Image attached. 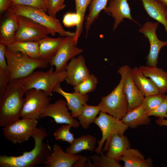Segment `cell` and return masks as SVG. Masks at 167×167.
Segmentation results:
<instances>
[{
	"instance_id": "1",
	"label": "cell",
	"mask_w": 167,
	"mask_h": 167,
	"mask_svg": "<svg viewBox=\"0 0 167 167\" xmlns=\"http://www.w3.org/2000/svg\"><path fill=\"white\" fill-rule=\"evenodd\" d=\"M47 135L45 129L37 128L32 136L35 142L34 148L18 156H1L0 167H32L44 164L52 151L48 144L43 142Z\"/></svg>"
},
{
	"instance_id": "2",
	"label": "cell",
	"mask_w": 167,
	"mask_h": 167,
	"mask_svg": "<svg viewBox=\"0 0 167 167\" xmlns=\"http://www.w3.org/2000/svg\"><path fill=\"white\" fill-rule=\"evenodd\" d=\"M25 91L19 79L10 80L0 95V126H8L20 118Z\"/></svg>"
},
{
	"instance_id": "3",
	"label": "cell",
	"mask_w": 167,
	"mask_h": 167,
	"mask_svg": "<svg viewBox=\"0 0 167 167\" xmlns=\"http://www.w3.org/2000/svg\"><path fill=\"white\" fill-rule=\"evenodd\" d=\"M128 66L125 65L119 68L117 72L120 75L121 79L118 84L109 94L102 96L97 105L101 111L120 120L128 110L127 99L123 90L124 76Z\"/></svg>"
},
{
	"instance_id": "4",
	"label": "cell",
	"mask_w": 167,
	"mask_h": 167,
	"mask_svg": "<svg viewBox=\"0 0 167 167\" xmlns=\"http://www.w3.org/2000/svg\"><path fill=\"white\" fill-rule=\"evenodd\" d=\"M8 11L15 15L27 17L45 27L49 30L50 35L56 33L63 36H75V32L65 30L60 20L56 17L47 14L45 11L32 7L23 5H13Z\"/></svg>"
},
{
	"instance_id": "5",
	"label": "cell",
	"mask_w": 167,
	"mask_h": 167,
	"mask_svg": "<svg viewBox=\"0 0 167 167\" xmlns=\"http://www.w3.org/2000/svg\"><path fill=\"white\" fill-rule=\"evenodd\" d=\"M5 55L10 80L27 77L38 68L44 67L47 63L39 59L30 57L6 47Z\"/></svg>"
},
{
	"instance_id": "6",
	"label": "cell",
	"mask_w": 167,
	"mask_h": 167,
	"mask_svg": "<svg viewBox=\"0 0 167 167\" xmlns=\"http://www.w3.org/2000/svg\"><path fill=\"white\" fill-rule=\"evenodd\" d=\"M66 76V70L56 72L51 66L46 71H34L27 77L19 79L25 92L29 89H35L43 91L49 96L55 87L65 81Z\"/></svg>"
},
{
	"instance_id": "7",
	"label": "cell",
	"mask_w": 167,
	"mask_h": 167,
	"mask_svg": "<svg viewBox=\"0 0 167 167\" xmlns=\"http://www.w3.org/2000/svg\"><path fill=\"white\" fill-rule=\"evenodd\" d=\"M99 114L94 122L100 128L102 134L101 139L98 142V145L95 150L98 155L101 152L107 151L109 141L114 134H123L128 127L121 120L107 113L100 111Z\"/></svg>"
},
{
	"instance_id": "8",
	"label": "cell",
	"mask_w": 167,
	"mask_h": 167,
	"mask_svg": "<svg viewBox=\"0 0 167 167\" xmlns=\"http://www.w3.org/2000/svg\"><path fill=\"white\" fill-rule=\"evenodd\" d=\"M24 96L20 118L39 119L49 104L51 98L43 91L33 88L26 90Z\"/></svg>"
},
{
	"instance_id": "9",
	"label": "cell",
	"mask_w": 167,
	"mask_h": 167,
	"mask_svg": "<svg viewBox=\"0 0 167 167\" xmlns=\"http://www.w3.org/2000/svg\"><path fill=\"white\" fill-rule=\"evenodd\" d=\"M38 120L21 118L3 129L4 137L14 144L20 143L27 141L37 129Z\"/></svg>"
},
{
	"instance_id": "10",
	"label": "cell",
	"mask_w": 167,
	"mask_h": 167,
	"mask_svg": "<svg viewBox=\"0 0 167 167\" xmlns=\"http://www.w3.org/2000/svg\"><path fill=\"white\" fill-rule=\"evenodd\" d=\"M15 15L18 28L15 41H38L50 34L49 30L45 27L27 17Z\"/></svg>"
},
{
	"instance_id": "11",
	"label": "cell",
	"mask_w": 167,
	"mask_h": 167,
	"mask_svg": "<svg viewBox=\"0 0 167 167\" xmlns=\"http://www.w3.org/2000/svg\"><path fill=\"white\" fill-rule=\"evenodd\" d=\"M76 45L74 36L64 37L62 44L49 63L55 66L56 72L66 70L68 61L83 52L82 49Z\"/></svg>"
},
{
	"instance_id": "12",
	"label": "cell",
	"mask_w": 167,
	"mask_h": 167,
	"mask_svg": "<svg viewBox=\"0 0 167 167\" xmlns=\"http://www.w3.org/2000/svg\"><path fill=\"white\" fill-rule=\"evenodd\" d=\"M159 22L147 21L139 29V31L144 34L148 39L150 49L147 56V64L148 66H156L159 52L163 46L167 45V41H163L159 39L156 34V30Z\"/></svg>"
},
{
	"instance_id": "13",
	"label": "cell",
	"mask_w": 167,
	"mask_h": 167,
	"mask_svg": "<svg viewBox=\"0 0 167 167\" xmlns=\"http://www.w3.org/2000/svg\"><path fill=\"white\" fill-rule=\"evenodd\" d=\"M46 117L53 118L57 124H70L75 128H78L80 125L79 122L73 117L69 112L66 102L63 99L49 104L41 118Z\"/></svg>"
},
{
	"instance_id": "14",
	"label": "cell",
	"mask_w": 167,
	"mask_h": 167,
	"mask_svg": "<svg viewBox=\"0 0 167 167\" xmlns=\"http://www.w3.org/2000/svg\"><path fill=\"white\" fill-rule=\"evenodd\" d=\"M66 70L67 76L65 81L75 86L86 79L91 74L87 67L84 57L81 55L71 60Z\"/></svg>"
},
{
	"instance_id": "15",
	"label": "cell",
	"mask_w": 167,
	"mask_h": 167,
	"mask_svg": "<svg viewBox=\"0 0 167 167\" xmlns=\"http://www.w3.org/2000/svg\"><path fill=\"white\" fill-rule=\"evenodd\" d=\"M104 11L114 19L113 30L117 28L125 18L138 23L132 17L127 0H110L108 6L104 9Z\"/></svg>"
},
{
	"instance_id": "16",
	"label": "cell",
	"mask_w": 167,
	"mask_h": 167,
	"mask_svg": "<svg viewBox=\"0 0 167 167\" xmlns=\"http://www.w3.org/2000/svg\"><path fill=\"white\" fill-rule=\"evenodd\" d=\"M131 69L128 66L125 74L123 85V91L128 101V110L141 105L145 97L135 84Z\"/></svg>"
},
{
	"instance_id": "17",
	"label": "cell",
	"mask_w": 167,
	"mask_h": 167,
	"mask_svg": "<svg viewBox=\"0 0 167 167\" xmlns=\"http://www.w3.org/2000/svg\"><path fill=\"white\" fill-rule=\"evenodd\" d=\"M60 84L55 87L53 92H57L65 98L68 109L71 112V116L74 118H78L84 106L87 104L89 99L88 95H82L76 91L72 93L66 92L62 89Z\"/></svg>"
},
{
	"instance_id": "18",
	"label": "cell",
	"mask_w": 167,
	"mask_h": 167,
	"mask_svg": "<svg viewBox=\"0 0 167 167\" xmlns=\"http://www.w3.org/2000/svg\"><path fill=\"white\" fill-rule=\"evenodd\" d=\"M79 155H72L63 151L58 144H55L51 153L44 164L47 167H72Z\"/></svg>"
},
{
	"instance_id": "19",
	"label": "cell",
	"mask_w": 167,
	"mask_h": 167,
	"mask_svg": "<svg viewBox=\"0 0 167 167\" xmlns=\"http://www.w3.org/2000/svg\"><path fill=\"white\" fill-rule=\"evenodd\" d=\"M63 37L46 36L38 41L39 59L50 63L62 44Z\"/></svg>"
},
{
	"instance_id": "20",
	"label": "cell",
	"mask_w": 167,
	"mask_h": 167,
	"mask_svg": "<svg viewBox=\"0 0 167 167\" xmlns=\"http://www.w3.org/2000/svg\"><path fill=\"white\" fill-rule=\"evenodd\" d=\"M131 147L127 137L123 134L117 133L110 138L108 142L106 156L119 161V158Z\"/></svg>"
},
{
	"instance_id": "21",
	"label": "cell",
	"mask_w": 167,
	"mask_h": 167,
	"mask_svg": "<svg viewBox=\"0 0 167 167\" xmlns=\"http://www.w3.org/2000/svg\"><path fill=\"white\" fill-rule=\"evenodd\" d=\"M6 18L0 27V43L6 47L15 41V36L18 24L16 15L9 11Z\"/></svg>"
},
{
	"instance_id": "22",
	"label": "cell",
	"mask_w": 167,
	"mask_h": 167,
	"mask_svg": "<svg viewBox=\"0 0 167 167\" xmlns=\"http://www.w3.org/2000/svg\"><path fill=\"white\" fill-rule=\"evenodd\" d=\"M139 67L146 77L152 80L160 93L165 94L167 92V71L156 66L143 65Z\"/></svg>"
},
{
	"instance_id": "23",
	"label": "cell",
	"mask_w": 167,
	"mask_h": 167,
	"mask_svg": "<svg viewBox=\"0 0 167 167\" xmlns=\"http://www.w3.org/2000/svg\"><path fill=\"white\" fill-rule=\"evenodd\" d=\"M141 0L148 15L164 26L167 34V7L157 0Z\"/></svg>"
},
{
	"instance_id": "24",
	"label": "cell",
	"mask_w": 167,
	"mask_h": 167,
	"mask_svg": "<svg viewBox=\"0 0 167 167\" xmlns=\"http://www.w3.org/2000/svg\"><path fill=\"white\" fill-rule=\"evenodd\" d=\"M131 71L135 84L145 96L160 93L158 88L152 80L146 77L139 67L135 66L131 68Z\"/></svg>"
},
{
	"instance_id": "25",
	"label": "cell",
	"mask_w": 167,
	"mask_h": 167,
	"mask_svg": "<svg viewBox=\"0 0 167 167\" xmlns=\"http://www.w3.org/2000/svg\"><path fill=\"white\" fill-rule=\"evenodd\" d=\"M121 120L128 127L133 129L140 125H148L151 122L148 113L141 105L128 110Z\"/></svg>"
},
{
	"instance_id": "26",
	"label": "cell",
	"mask_w": 167,
	"mask_h": 167,
	"mask_svg": "<svg viewBox=\"0 0 167 167\" xmlns=\"http://www.w3.org/2000/svg\"><path fill=\"white\" fill-rule=\"evenodd\" d=\"M124 162V167H151L152 161L145 159L144 156L137 149L129 148L119 159Z\"/></svg>"
},
{
	"instance_id": "27",
	"label": "cell",
	"mask_w": 167,
	"mask_h": 167,
	"mask_svg": "<svg viewBox=\"0 0 167 167\" xmlns=\"http://www.w3.org/2000/svg\"><path fill=\"white\" fill-rule=\"evenodd\" d=\"M96 138L90 135H83L75 139L73 142L66 148L67 153L77 155L84 151L93 152L96 148Z\"/></svg>"
},
{
	"instance_id": "28",
	"label": "cell",
	"mask_w": 167,
	"mask_h": 167,
	"mask_svg": "<svg viewBox=\"0 0 167 167\" xmlns=\"http://www.w3.org/2000/svg\"><path fill=\"white\" fill-rule=\"evenodd\" d=\"M6 47L11 50L32 58L39 59L38 41H15Z\"/></svg>"
},
{
	"instance_id": "29",
	"label": "cell",
	"mask_w": 167,
	"mask_h": 167,
	"mask_svg": "<svg viewBox=\"0 0 167 167\" xmlns=\"http://www.w3.org/2000/svg\"><path fill=\"white\" fill-rule=\"evenodd\" d=\"M108 0H92L89 5V12L85 18V28L87 37L91 25L99 16L101 11L106 7Z\"/></svg>"
},
{
	"instance_id": "30",
	"label": "cell",
	"mask_w": 167,
	"mask_h": 167,
	"mask_svg": "<svg viewBox=\"0 0 167 167\" xmlns=\"http://www.w3.org/2000/svg\"><path fill=\"white\" fill-rule=\"evenodd\" d=\"M97 105H84L78 117L79 122L83 128L87 129L92 123L94 122L97 114L100 112Z\"/></svg>"
},
{
	"instance_id": "31",
	"label": "cell",
	"mask_w": 167,
	"mask_h": 167,
	"mask_svg": "<svg viewBox=\"0 0 167 167\" xmlns=\"http://www.w3.org/2000/svg\"><path fill=\"white\" fill-rule=\"evenodd\" d=\"M75 3L76 12L80 19L79 24L76 27L75 35L74 36L75 43L77 45L78 41L82 31L83 22L85 19V13L88 6L90 4L92 0H74Z\"/></svg>"
},
{
	"instance_id": "32",
	"label": "cell",
	"mask_w": 167,
	"mask_h": 167,
	"mask_svg": "<svg viewBox=\"0 0 167 167\" xmlns=\"http://www.w3.org/2000/svg\"><path fill=\"white\" fill-rule=\"evenodd\" d=\"M94 154L90 156L92 161L90 164L91 167H122L119 161L105 156L103 152L99 154Z\"/></svg>"
},
{
	"instance_id": "33",
	"label": "cell",
	"mask_w": 167,
	"mask_h": 167,
	"mask_svg": "<svg viewBox=\"0 0 167 167\" xmlns=\"http://www.w3.org/2000/svg\"><path fill=\"white\" fill-rule=\"evenodd\" d=\"M98 83L97 78L93 74H90L85 80L74 87L75 91L86 95L94 91Z\"/></svg>"
},
{
	"instance_id": "34",
	"label": "cell",
	"mask_w": 167,
	"mask_h": 167,
	"mask_svg": "<svg viewBox=\"0 0 167 167\" xmlns=\"http://www.w3.org/2000/svg\"><path fill=\"white\" fill-rule=\"evenodd\" d=\"M166 95L159 93L145 96L141 105L148 113L155 109L163 101Z\"/></svg>"
},
{
	"instance_id": "35",
	"label": "cell",
	"mask_w": 167,
	"mask_h": 167,
	"mask_svg": "<svg viewBox=\"0 0 167 167\" xmlns=\"http://www.w3.org/2000/svg\"><path fill=\"white\" fill-rule=\"evenodd\" d=\"M72 127V126L70 124H66L61 126L56 129L54 133L55 139L71 144L75 139L73 134L70 131V129Z\"/></svg>"
},
{
	"instance_id": "36",
	"label": "cell",
	"mask_w": 167,
	"mask_h": 167,
	"mask_svg": "<svg viewBox=\"0 0 167 167\" xmlns=\"http://www.w3.org/2000/svg\"><path fill=\"white\" fill-rule=\"evenodd\" d=\"M12 5H23L41 9L47 12V7L45 0H11Z\"/></svg>"
},
{
	"instance_id": "37",
	"label": "cell",
	"mask_w": 167,
	"mask_h": 167,
	"mask_svg": "<svg viewBox=\"0 0 167 167\" xmlns=\"http://www.w3.org/2000/svg\"><path fill=\"white\" fill-rule=\"evenodd\" d=\"M64 0H48L47 13L49 15L56 17L58 12L66 6Z\"/></svg>"
},
{
	"instance_id": "38",
	"label": "cell",
	"mask_w": 167,
	"mask_h": 167,
	"mask_svg": "<svg viewBox=\"0 0 167 167\" xmlns=\"http://www.w3.org/2000/svg\"><path fill=\"white\" fill-rule=\"evenodd\" d=\"M10 80L7 65L0 66V95L3 93Z\"/></svg>"
},
{
	"instance_id": "39",
	"label": "cell",
	"mask_w": 167,
	"mask_h": 167,
	"mask_svg": "<svg viewBox=\"0 0 167 167\" xmlns=\"http://www.w3.org/2000/svg\"><path fill=\"white\" fill-rule=\"evenodd\" d=\"M80 21L79 16L76 12H68L64 15L62 23L65 27L70 28L77 26Z\"/></svg>"
},
{
	"instance_id": "40",
	"label": "cell",
	"mask_w": 167,
	"mask_h": 167,
	"mask_svg": "<svg viewBox=\"0 0 167 167\" xmlns=\"http://www.w3.org/2000/svg\"><path fill=\"white\" fill-rule=\"evenodd\" d=\"M148 114L149 116H153L159 118H167V95L155 109L148 113Z\"/></svg>"
},
{
	"instance_id": "41",
	"label": "cell",
	"mask_w": 167,
	"mask_h": 167,
	"mask_svg": "<svg viewBox=\"0 0 167 167\" xmlns=\"http://www.w3.org/2000/svg\"><path fill=\"white\" fill-rule=\"evenodd\" d=\"M86 156L79 155V156L74 163L72 167H85L87 162L88 160Z\"/></svg>"
},
{
	"instance_id": "42",
	"label": "cell",
	"mask_w": 167,
	"mask_h": 167,
	"mask_svg": "<svg viewBox=\"0 0 167 167\" xmlns=\"http://www.w3.org/2000/svg\"><path fill=\"white\" fill-rule=\"evenodd\" d=\"M12 5L11 0H0V12L2 13L8 10Z\"/></svg>"
},
{
	"instance_id": "43",
	"label": "cell",
	"mask_w": 167,
	"mask_h": 167,
	"mask_svg": "<svg viewBox=\"0 0 167 167\" xmlns=\"http://www.w3.org/2000/svg\"><path fill=\"white\" fill-rule=\"evenodd\" d=\"M156 123L160 126H167V119L158 118L156 120Z\"/></svg>"
},
{
	"instance_id": "44",
	"label": "cell",
	"mask_w": 167,
	"mask_h": 167,
	"mask_svg": "<svg viewBox=\"0 0 167 167\" xmlns=\"http://www.w3.org/2000/svg\"><path fill=\"white\" fill-rule=\"evenodd\" d=\"M161 2L167 7V0H157Z\"/></svg>"
},
{
	"instance_id": "45",
	"label": "cell",
	"mask_w": 167,
	"mask_h": 167,
	"mask_svg": "<svg viewBox=\"0 0 167 167\" xmlns=\"http://www.w3.org/2000/svg\"><path fill=\"white\" fill-rule=\"evenodd\" d=\"M46 1V3L47 5V3H48V0H45Z\"/></svg>"
},
{
	"instance_id": "46",
	"label": "cell",
	"mask_w": 167,
	"mask_h": 167,
	"mask_svg": "<svg viewBox=\"0 0 167 167\" xmlns=\"http://www.w3.org/2000/svg\"></svg>"
}]
</instances>
